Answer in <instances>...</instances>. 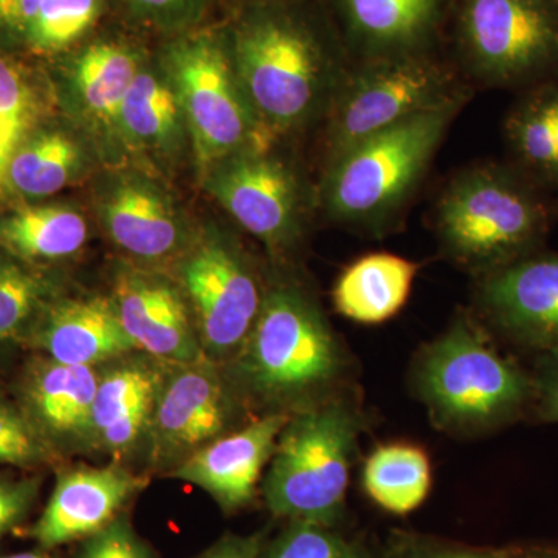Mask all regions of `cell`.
I'll list each match as a JSON object with an SVG mask.
<instances>
[{
  "mask_svg": "<svg viewBox=\"0 0 558 558\" xmlns=\"http://www.w3.org/2000/svg\"><path fill=\"white\" fill-rule=\"evenodd\" d=\"M222 22L270 137L307 123L347 76L349 53L323 0H231Z\"/></svg>",
  "mask_w": 558,
  "mask_h": 558,
  "instance_id": "6da1fadb",
  "label": "cell"
},
{
  "mask_svg": "<svg viewBox=\"0 0 558 558\" xmlns=\"http://www.w3.org/2000/svg\"><path fill=\"white\" fill-rule=\"evenodd\" d=\"M543 193L510 161L461 172L436 208L440 245L478 277L543 250L553 215Z\"/></svg>",
  "mask_w": 558,
  "mask_h": 558,
  "instance_id": "7a4b0ae2",
  "label": "cell"
},
{
  "mask_svg": "<svg viewBox=\"0 0 558 558\" xmlns=\"http://www.w3.org/2000/svg\"><path fill=\"white\" fill-rule=\"evenodd\" d=\"M414 385L433 422L451 432L508 427L534 402L531 373L492 347L465 317L422 349Z\"/></svg>",
  "mask_w": 558,
  "mask_h": 558,
  "instance_id": "3957f363",
  "label": "cell"
},
{
  "mask_svg": "<svg viewBox=\"0 0 558 558\" xmlns=\"http://www.w3.org/2000/svg\"><path fill=\"white\" fill-rule=\"evenodd\" d=\"M156 60L178 95L202 170L241 150L271 146L250 105L223 22L161 39Z\"/></svg>",
  "mask_w": 558,
  "mask_h": 558,
  "instance_id": "277c9868",
  "label": "cell"
},
{
  "mask_svg": "<svg viewBox=\"0 0 558 558\" xmlns=\"http://www.w3.org/2000/svg\"><path fill=\"white\" fill-rule=\"evenodd\" d=\"M362 421L344 400L290 416L279 435L263 494L275 517L333 527L343 515Z\"/></svg>",
  "mask_w": 558,
  "mask_h": 558,
  "instance_id": "5b68a950",
  "label": "cell"
},
{
  "mask_svg": "<svg viewBox=\"0 0 558 558\" xmlns=\"http://www.w3.org/2000/svg\"><path fill=\"white\" fill-rule=\"evenodd\" d=\"M465 98L417 113L355 143L329 161L323 204L347 226H373L416 189Z\"/></svg>",
  "mask_w": 558,
  "mask_h": 558,
  "instance_id": "8992f818",
  "label": "cell"
},
{
  "mask_svg": "<svg viewBox=\"0 0 558 558\" xmlns=\"http://www.w3.org/2000/svg\"><path fill=\"white\" fill-rule=\"evenodd\" d=\"M343 351L328 319L300 289L279 284L264 293L252 330L238 351V373L267 400H299L336 385Z\"/></svg>",
  "mask_w": 558,
  "mask_h": 558,
  "instance_id": "52a82bcc",
  "label": "cell"
},
{
  "mask_svg": "<svg viewBox=\"0 0 558 558\" xmlns=\"http://www.w3.org/2000/svg\"><path fill=\"white\" fill-rule=\"evenodd\" d=\"M457 50L475 78L527 87L558 76V0H454Z\"/></svg>",
  "mask_w": 558,
  "mask_h": 558,
  "instance_id": "ba28073f",
  "label": "cell"
},
{
  "mask_svg": "<svg viewBox=\"0 0 558 558\" xmlns=\"http://www.w3.org/2000/svg\"><path fill=\"white\" fill-rule=\"evenodd\" d=\"M454 83L435 51L360 61L330 102L329 161L400 121L465 98Z\"/></svg>",
  "mask_w": 558,
  "mask_h": 558,
  "instance_id": "9c48e42d",
  "label": "cell"
},
{
  "mask_svg": "<svg viewBox=\"0 0 558 558\" xmlns=\"http://www.w3.org/2000/svg\"><path fill=\"white\" fill-rule=\"evenodd\" d=\"M180 279L205 354H238L266 293L245 256L222 236L207 238L186 255Z\"/></svg>",
  "mask_w": 558,
  "mask_h": 558,
  "instance_id": "30bf717a",
  "label": "cell"
},
{
  "mask_svg": "<svg viewBox=\"0 0 558 558\" xmlns=\"http://www.w3.org/2000/svg\"><path fill=\"white\" fill-rule=\"evenodd\" d=\"M256 146L233 154L208 171V189L242 229L270 250H284L299 238L303 199L295 172Z\"/></svg>",
  "mask_w": 558,
  "mask_h": 558,
  "instance_id": "8fae6325",
  "label": "cell"
},
{
  "mask_svg": "<svg viewBox=\"0 0 558 558\" xmlns=\"http://www.w3.org/2000/svg\"><path fill=\"white\" fill-rule=\"evenodd\" d=\"M476 304L506 340L535 355L558 351V255L538 252L483 275Z\"/></svg>",
  "mask_w": 558,
  "mask_h": 558,
  "instance_id": "7c38bea8",
  "label": "cell"
},
{
  "mask_svg": "<svg viewBox=\"0 0 558 558\" xmlns=\"http://www.w3.org/2000/svg\"><path fill=\"white\" fill-rule=\"evenodd\" d=\"M230 413L227 389L207 359L167 363L148 432L154 457L157 461L189 458L220 438Z\"/></svg>",
  "mask_w": 558,
  "mask_h": 558,
  "instance_id": "4fadbf2b",
  "label": "cell"
},
{
  "mask_svg": "<svg viewBox=\"0 0 558 558\" xmlns=\"http://www.w3.org/2000/svg\"><path fill=\"white\" fill-rule=\"evenodd\" d=\"M359 60L435 51L454 0H323Z\"/></svg>",
  "mask_w": 558,
  "mask_h": 558,
  "instance_id": "5bb4252c",
  "label": "cell"
},
{
  "mask_svg": "<svg viewBox=\"0 0 558 558\" xmlns=\"http://www.w3.org/2000/svg\"><path fill=\"white\" fill-rule=\"evenodd\" d=\"M121 326L137 349L161 363L205 359L182 289L159 275L123 270L110 296Z\"/></svg>",
  "mask_w": 558,
  "mask_h": 558,
  "instance_id": "9a60e30c",
  "label": "cell"
},
{
  "mask_svg": "<svg viewBox=\"0 0 558 558\" xmlns=\"http://www.w3.org/2000/svg\"><path fill=\"white\" fill-rule=\"evenodd\" d=\"M149 57L137 36L100 28L53 61L75 108L97 130L119 132L121 106Z\"/></svg>",
  "mask_w": 558,
  "mask_h": 558,
  "instance_id": "2e32d148",
  "label": "cell"
},
{
  "mask_svg": "<svg viewBox=\"0 0 558 558\" xmlns=\"http://www.w3.org/2000/svg\"><path fill=\"white\" fill-rule=\"evenodd\" d=\"M148 481L117 464L61 473L32 537L44 549L86 539L119 519Z\"/></svg>",
  "mask_w": 558,
  "mask_h": 558,
  "instance_id": "e0dca14e",
  "label": "cell"
},
{
  "mask_svg": "<svg viewBox=\"0 0 558 558\" xmlns=\"http://www.w3.org/2000/svg\"><path fill=\"white\" fill-rule=\"evenodd\" d=\"M288 413H270L247 427L211 440L180 461L172 478L207 492L223 510L247 506L256 495L260 475L277 447Z\"/></svg>",
  "mask_w": 558,
  "mask_h": 558,
  "instance_id": "ac0fdd59",
  "label": "cell"
},
{
  "mask_svg": "<svg viewBox=\"0 0 558 558\" xmlns=\"http://www.w3.org/2000/svg\"><path fill=\"white\" fill-rule=\"evenodd\" d=\"M24 340L47 359L68 365L95 366L137 349L121 326L112 300L102 296L49 301Z\"/></svg>",
  "mask_w": 558,
  "mask_h": 558,
  "instance_id": "d6986e66",
  "label": "cell"
},
{
  "mask_svg": "<svg viewBox=\"0 0 558 558\" xmlns=\"http://www.w3.org/2000/svg\"><path fill=\"white\" fill-rule=\"evenodd\" d=\"M102 223L123 252L159 263L180 252L185 230L167 193L142 175H123L102 194Z\"/></svg>",
  "mask_w": 558,
  "mask_h": 558,
  "instance_id": "ffe728a7",
  "label": "cell"
},
{
  "mask_svg": "<svg viewBox=\"0 0 558 558\" xmlns=\"http://www.w3.org/2000/svg\"><path fill=\"white\" fill-rule=\"evenodd\" d=\"M165 365L128 360L100 374L90 422L95 446L117 458L137 446L149 432Z\"/></svg>",
  "mask_w": 558,
  "mask_h": 558,
  "instance_id": "44dd1931",
  "label": "cell"
},
{
  "mask_svg": "<svg viewBox=\"0 0 558 558\" xmlns=\"http://www.w3.org/2000/svg\"><path fill=\"white\" fill-rule=\"evenodd\" d=\"M100 373L95 366L39 359L24 381V413L49 444L90 440Z\"/></svg>",
  "mask_w": 558,
  "mask_h": 558,
  "instance_id": "7402d4cb",
  "label": "cell"
},
{
  "mask_svg": "<svg viewBox=\"0 0 558 558\" xmlns=\"http://www.w3.org/2000/svg\"><path fill=\"white\" fill-rule=\"evenodd\" d=\"M510 163L535 185L558 190V76L527 87L505 120Z\"/></svg>",
  "mask_w": 558,
  "mask_h": 558,
  "instance_id": "603a6c76",
  "label": "cell"
},
{
  "mask_svg": "<svg viewBox=\"0 0 558 558\" xmlns=\"http://www.w3.org/2000/svg\"><path fill=\"white\" fill-rule=\"evenodd\" d=\"M418 266L391 253H371L352 263L337 279L332 300L344 318L380 325L410 299Z\"/></svg>",
  "mask_w": 558,
  "mask_h": 558,
  "instance_id": "cb8c5ba5",
  "label": "cell"
},
{
  "mask_svg": "<svg viewBox=\"0 0 558 558\" xmlns=\"http://www.w3.org/2000/svg\"><path fill=\"white\" fill-rule=\"evenodd\" d=\"M87 238V220L69 205L25 204L0 213V252L24 263L72 258Z\"/></svg>",
  "mask_w": 558,
  "mask_h": 558,
  "instance_id": "d4e9b609",
  "label": "cell"
},
{
  "mask_svg": "<svg viewBox=\"0 0 558 558\" xmlns=\"http://www.w3.org/2000/svg\"><path fill=\"white\" fill-rule=\"evenodd\" d=\"M78 140L54 124L40 123L25 138L7 170V199H46L75 182L83 171Z\"/></svg>",
  "mask_w": 558,
  "mask_h": 558,
  "instance_id": "484cf974",
  "label": "cell"
},
{
  "mask_svg": "<svg viewBox=\"0 0 558 558\" xmlns=\"http://www.w3.org/2000/svg\"><path fill=\"white\" fill-rule=\"evenodd\" d=\"M183 126L178 95L150 54L121 106L119 132L138 148L167 153L178 146Z\"/></svg>",
  "mask_w": 558,
  "mask_h": 558,
  "instance_id": "4316f807",
  "label": "cell"
},
{
  "mask_svg": "<svg viewBox=\"0 0 558 558\" xmlns=\"http://www.w3.org/2000/svg\"><path fill=\"white\" fill-rule=\"evenodd\" d=\"M366 495L392 515H409L432 488V464L424 450L411 444H387L366 458L362 475Z\"/></svg>",
  "mask_w": 558,
  "mask_h": 558,
  "instance_id": "83f0119b",
  "label": "cell"
},
{
  "mask_svg": "<svg viewBox=\"0 0 558 558\" xmlns=\"http://www.w3.org/2000/svg\"><path fill=\"white\" fill-rule=\"evenodd\" d=\"M39 73L22 54L0 49V204L7 201L11 159L25 138L46 121L47 97Z\"/></svg>",
  "mask_w": 558,
  "mask_h": 558,
  "instance_id": "f1b7e54d",
  "label": "cell"
},
{
  "mask_svg": "<svg viewBox=\"0 0 558 558\" xmlns=\"http://www.w3.org/2000/svg\"><path fill=\"white\" fill-rule=\"evenodd\" d=\"M117 0H43L22 57L53 61L100 31Z\"/></svg>",
  "mask_w": 558,
  "mask_h": 558,
  "instance_id": "f546056e",
  "label": "cell"
},
{
  "mask_svg": "<svg viewBox=\"0 0 558 558\" xmlns=\"http://www.w3.org/2000/svg\"><path fill=\"white\" fill-rule=\"evenodd\" d=\"M47 282L24 260L0 252V343L24 339L44 304Z\"/></svg>",
  "mask_w": 558,
  "mask_h": 558,
  "instance_id": "4dcf8cb0",
  "label": "cell"
},
{
  "mask_svg": "<svg viewBox=\"0 0 558 558\" xmlns=\"http://www.w3.org/2000/svg\"><path fill=\"white\" fill-rule=\"evenodd\" d=\"M231 0H117V9L134 32L171 38L213 24L218 9H229Z\"/></svg>",
  "mask_w": 558,
  "mask_h": 558,
  "instance_id": "1f68e13d",
  "label": "cell"
},
{
  "mask_svg": "<svg viewBox=\"0 0 558 558\" xmlns=\"http://www.w3.org/2000/svg\"><path fill=\"white\" fill-rule=\"evenodd\" d=\"M264 558H369L368 553L332 527L290 521L275 538Z\"/></svg>",
  "mask_w": 558,
  "mask_h": 558,
  "instance_id": "d6a6232c",
  "label": "cell"
},
{
  "mask_svg": "<svg viewBox=\"0 0 558 558\" xmlns=\"http://www.w3.org/2000/svg\"><path fill=\"white\" fill-rule=\"evenodd\" d=\"M49 447L24 411L0 400V465L33 468L49 458Z\"/></svg>",
  "mask_w": 558,
  "mask_h": 558,
  "instance_id": "836d02e7",
  "label": "cell"
},
{
  "mask_svg": "<svg viewBox=\"0 0 558 558\" xmlns=\"http://www.w3.org/2000/svg\"><path fill=\"white\" fill-rule=\"evenodd\" d=\"M384 558H512V548H476L418 535H399Z\"/></svg>",
  "mask_w": 558,
  "mask_h": 558,
  "instance_id": "e575fe53",
  "label": "cell"
},
{
  "mask_svg": "<svg viewBox=\"0 0 558 558\" xmlns=\"http://www.w3.org/2000/svg\"><path fill=\"white\" fill-rule=\"evenodd\" d=\"M75 558H153L148 545L135 534L130 520L123 517L86 538Z\"/></svg>",
  "mask_w": 558,
  "mask_h": 558,
  "instance_id": "d590c367",
  "label": "cell"
},
{
  "mask_svg": "<svg viewBox=\"0 0 558 558\" xmlns=\"http://www.w3.org/2000/svg\"><path fill=\"white\" fill-rule=\"evenodd\" d=\"M43 0H0V49L24 53L25 40Z\"/></svg>",
  "mask_w": 558,
  "mask_h": 558,
  "instance_id": "8d00e7d4",
  "label": "cell"
},
{
  "mask_svg": "<svg viewBox=\"0 0 558 558\" xmlns=\"http://www.w3.org/2000/svg\"><path fill=\"white\" fill-rule=\"evenodd\" d=\"M535 411L539 421L558 424V351L535 355L531 373Z\"/></svg>",
  "mask_w": 558,
  "mask_h": 558,
  "instance_id": "74e56055",
  "label": "cell"
},
{
  "mask_svg": "<svg viewBox=\"0 0 558 558\" xmlns=\"http://www.w3.org/2000/svg\"><path fill=\"white\" fill-rule=\"evenodd\" d=\"M38 490L36 478H0V538L28 515Z\"/></svg>",
  "mask_w": 558,
  "mask_h": 558,
  "instance_id": "f35d334b",
  "label": "cell"
},
{
  "mask_svg": "<svg viewBox=\"0 0 558 558\" xmlns=\"http://www.w3.org/2000/svg\"><path fill=\"white\" fill-rule=\"evenodd\" d=\"M259 550V538L231 537L222 539L204 556L197 558H258Z\"/></svg>",
  "mask_w": 558,
  "mask_h": 558,
  "instance_id": "ab89813d",
  "label": "cell"
},
{
  "mask_svg": "<svg viewBox=\"0 0 558 558\" xmlns=\"http://www.w3.org/2000/svg\"><path fill=\"white\" fill-rule=\"evenodd\" d=\"M512 558H558V546L531 545L510 546Z\"/></svg>",
  "mask_w": 558,
  "mask_h": 558,
  "instance_id": "60d3db41",
  "label": "cell"
},
{
  "mask_svg": "<svg viewBox=\"0 0 558 558\" xmlns=\"http://www.w3.org/2000/svg\"><path fill=\"white\" fill-rule=\"evenodd\" d=\"M0 558H51L49 554L43 553V550H33V553H20L11 554V556Z\"/></svg>",
  "mask_w": 558,
  "mask_h": 558,
  "instance_id": "b9f144b4",
  "label": "cell"
}]
</instances>
